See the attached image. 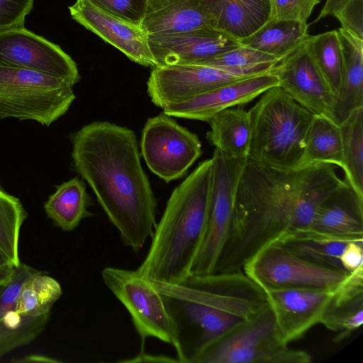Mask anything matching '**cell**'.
I'll return each mask as SVG.
<instances>
[{"mask_svg":"<svg viewBox=\"0 0 363 363\" xmlns=\"http://www.w3.org/2000/svg\"><path fill=\"white\" fill-rule=\"evenodd\" d=\"M334 166L314 163L285 170L247 160L216 272L241 270L264 246L309 228L320 203L343 182Z\"/></svg>","mask_w":363,"mask_h":363,"instance_id":"6da1fadb","label":"cell"},{"mask_svg":"<svg viewBox=\"0 0 363 363\" xmlns=\"http://www.w3.org/2000/svg\"><path fill=\"white\" fill-rule=\"evenodd\" d=\"M74 167L96 195L123 244L139 252L153 235L157 201L135 133L95 121L71 135Z\"/></svg>","mask_w":363,"mask_h":363,"instance_id":"7a4b0ae2","label":"cell"},{"mask_svg":"<svg viewBox=\"0 0 363 363\" xmlns=\"http://www.w3.org/2000/svg\"><path fill=\"white\" fill-rule=\"evenodd\" d=\"M150 281L167 298L180 363H194L215 340L269 306L265 292L242 269L191 275L181 284Z\"/></svg>","mask_w":363,"mask_h":363,"instance_id":"3957f363","label":"cell"},{"mask_svg":"<svg viewBox=\"0 0 363 363\" xmlns=\"http://www.w3.org/2000/svg\"><path fill=\"white\" fill-rule=\"evenodd\" d=\"M212 166V158L203 161L173 190L137 269L147 279L181 284L191 275L206 231Z\"/></svg>","mask_w":363,"mask_h":363,"instance_id":"277c9868","label":"cell"},{"mask_svg":"<svg viewBox=\"0 0 363 363\" xmlns=\"http://www.w3.org/2000/svg\"><path fill=\"white\" fill-rule=\"evenodd\" d=\"M248 111L252 138L247 160L279 169L298 168L314 114L278 86L263 92Z\"/></svg>","mask_w":363,"mask_h":363,"instance_id":"5b68a950","label":"cell"},{"mask_svg":"<svg viewBox=\"0 0 363 363\" xmlns=\"http://www.w3.org/2000/svg\"><path fill=\"white\" fill-rule=\"evenodd\" d=\"M72 86L62 78L0 65V119L31 120L49 126L75 99Z\"/></svg>","mask_w":363,"mask_h":363,"instance_id":"8992f818","label":"cell"},{"mask_svg":"<svg viewBox=\"0 0 363 363\" xmlns=\"http://www.w3.org/2000/svg\"><path fill=\"white\" fill-rule=\"evenodd\" d=\"M311 354L290 348L277 334L269 306L208 346L194 363H309Z\"/></svg>","mask_w":363,"mask_h":363,"instance_id":"52a82bcc","label":"cell"},{"mask_svg":"<svg viewBox=\"0 0 363 363\" xmlns=\"http://www.w3.org/2000/svg\"><path fill=\"white\" fill-rule=\"evenodd\" d=\"M101 277L105 285L129 312L141 340L155 337L172 345L179 359L180 345L177 330L166 297L137 270L108 267L103 269Z\"/></svg>","mask_w":363,"mask_h":363,"instance_id":"ba28073f","label":"cell"},{"mask_svg":"<svg viewBox=\"0 0 363 363\" xmlns=\"http://www.w3.org/2000/svg\"><path fill=\"white\" fill-rule=\"evenodd\" d=\"M212 160L206 231L191 275L216 272L230 234L237 189L247 159L230 158L215 148Z\"/></svg>","mask_w":363,"mask_h":363,"instance_id":"9c48e42d","label":"cell"},{"mask_svg":"<svg viewBox=\"0 0 363 363\" xmlns=\"http://www.w3.org/2000/svg\"><path fill=\"white\" fill-rule=\"evenodd\" d=\"M242 269L264 291L284 289L333 291L350 274L308 262L293 254L277 240L257 252Z\"/></svg>","mask_w":363,"mask_h":363,"instance_id":"30bf717a","label":"cell"},{"mask_svg":"<svg viewBox=\"0 0 363 363\" xmlns=\"http://www.w3.org/2000/svg\"><path fill=\"white\" fill-rule=\"evenodd\" d=\"M140 149L148 168L165 182L182 178L202 154L197 135L164 112L147 121Z\"/></svg>","mask_w":363,"mask_h":363,"instance_id":"8fae6325","label":"cell"},{"mask_svg":"<svg viewBox=\"0 0 363 363\" xmlns=\"http://www.w3.org/2000/svg\"><path fill=\"white\" fill-rule=\"evenodd\" d=\"M0 65L43 72L73 86L79 79L77 65L69 55L24 26L0 33Z\"/></svg>","mask_w":363,"mask_h":363,"instance_id":"7c38bea8","label":"cell"},{"mask_svg":"<svg viewBox=\"0 0 363 363\" xmlns=\"http://www.w3.org/2000/svg\"><path fill=\"white\" fill-rule=\"evenodd\" d=\"M269 72L297 103L314 115L331 118L335 95L315 62L306 41L279 61Z\"/></svg>","mask_w":363,"mask_h":363,"instance_id":"4fadbf2b","label":"cell"},{"mask_svg":"<svg viewBox=\"0 0 363 363\" xmlns=\"http://www.w3.org/2000/svg\"><path fill=\"white\" fill-rule=\"evenodd\" d=\"M242 79L208 65L157 66L153 67L148 78L147 91L152 102L163 108Z\"/></svg>","mask_w":363,"mask_h":363,"instance_id":"5bb4252c","label":"cell"},{"mask_svg":"<svg viewBox=\"0 0 363 363\" xmlns=\"http://www.w3.org/2000/svg\"><path fill=\"white\" fill-rule=\"evenodd\" d=\"M148 44L156 67L200 64L241 45L235 38L212 28L148 35Z\"/></svg>","mask_w":363,"mask_h":363,"instance_id":"9a60e30c","label":"cell"},{"mask_svg":"<svg viewBox=\"0 0 363 363\" xmlns=\"http://www.w3.org/2000/svg\"><path fill=\"white\" fill-rule=\"evenodd\" d=\"M69 9L73 19L132 61L146 67H156L148 44V34L140 25L116 16L88 0H77Z\"/></svg>","mask_w":363,"mask_h":363,"instance_id":"2e32d148","label":"cell"},{"mask_svg":"<svg viewBox=\"0 0 363 363\" xmlns=\"http://www.w3.org/2000/svg\"><path fill=\"white\" fill-rule=\"evenodd\" d=\"M333 291L309 289L264 291L280 340L288 345L320 323Z\"/></svg>","mask_w":363,"mask_h":363,"instance_id":"e0dca14e","label":"cell"},{"mask_svg":"<svg viewBox=\"0 0 363 363\" xmlns=\"http://www.w3.org/2000/svg\"><path fill=\"white\" fill-rule=\"evenodd\" d=\"M276 86L277 77L268 71L220 86L162 109L170 116L208 122L219 111L247 104Z\"/></svg>","mask_w":363,"mask_h":363,"instance_id":"ac0fdd59","label":"cell"},{"mask_svg":"<svg viewBox=\"0 0 363 363\" xmlns=\"http://www.w3.org/2000/svg\"><path fill=\"white\" fill-rule=\"evenodd\" d=\"M140 26L148 35L215 28L204 0H146Z\"/></svg>","mask_w":363,"mask_h":363,"instance_id":"d6986e66","label":"cell"},{"mask_svg":"<svg viewBox=\"0 0 363 363\" xmlns=\"http://www.w3.org/2000/svg\"><path fill=\"white\" fill-rule=\"evenodd\" d=\"M309 228L328 234L363 236V198L343 179L320 203Z\"/></svg>","mask_w":363,"mask_h":363,"instance_id":"ffe728a7","label":"cell"},{"mask_svg":"<svg viewBox=\"0 0 363 363\" xmlns=\"http://www.w3.org/2000/svg\"><path fill=\"white\" fill-rule=\"evenodd\" d=\"M363 323V266L349 275L333 291L320 323L336 333L340 342Z\"/></svg>","mask_w":363,"mask_h":363,"instance_id":"44dd1931","label":"cell"},{"mask_svg":"<svg viewBox=\"0 0 363 363\" xmlns=\"http://www.w3.org/2000/svg\"><path fill=\"white\" fill-rule=\"evenodd\" d=\"M337 31L342 51L343 71L331 119L339 125L354 110L363 107V39L340 28Z\"/></svg>","mask_w":363,"mask_h":363,"instance_id":"7402d4cb","label":"cell"},{"mask_svg":"<svg viewBox=\"0 0 363 363\" xmlns=\"http://www.w3.org/2000/svg\"><path fill=\"white\" fill-rule=\"evenodd\" d=\"M277 240L308 262L345 270L340 262L345 247L350 242L363 240V236L328 234L306 228L289 233Z\"/></svg>","mask_w":363,"mask_h":363,"instance_id":"603a6c76","label":"cell"},{"mask_svg":"<svg viewBox=\"0 0 363 363\" xmlns=\"http://www.w3.org/2000/svg\"><path fill=\"white\" fill-rule=\"evenodd\" d=\"M214 28L241 40L250 36L270 16L271 0H204Z\"/></svg>","mask_w":363,"mask_h":363,"instance_id":"cb8c5ba5","label":"cell"},{"mask_svg":"<svg viewBox=\"0 0 363 363\" xmlns=\"http://www.w3.org/2000/svg\"><path fill=\"white\" fill-rule=\"evenodd\" d=\"M209 143L226 156L247 159L252 138L250 116L242 105L219 111L208 121Z\"/></svg>","mask_w":363,"mask_h":363,"instance_id":"d4e9b609","label":"cell"},{"mask_svg":"<svg viewBox=\"0 0 363 363\" xmlns=\"http://www.w3.org/2000/svg\"><path fill=\"white\" fill-rule=\"evenodd\" d=\"M308 24L295 21L269 20L240 43L272 55L279 61L294 51L309 36Z\"/></svg>","mask_w":363,"mask_h":363,"instance_id":"484cf974","label":"cell"},{"mask_svg":"<svg viewBox=\"0 0 363 363\" xmlns=\"http://www.w3.org/2000/svg\"><path fill=\"white\" fill-rule=\"evenodd\" d=\"M92 205L84 182L74 177L57 186L44 204L48 216L65 231L75 229L80 222L93 216L88 208Z\"/></svg>","mask_w":363,"mask_h":363,"instance_id":"4316f807","label":"cell"},{"mask_svg":"<svg viewBox=\"0 0 363 363\" xmlns=\"http://www.w3.org/2000/svg\"><path fill=\"white\" fill-rule=\"evenodd\" d=\"M314 163L342 167V140L339 125L323 115H314L311 121L299 167Z\"/></svg>","mask_w":363,"mask_h":363,"instance_id":"83f0119b","label":"cell"},{"mask_svg":"<svg viewBox=\"0 0 363 363\" xmlns=\"http://www.w3.org/2000/svg\"><path fill=\"white\" fill-rule=\"evenodd\" d=\"M339 127L345 179L363 198V107L354 110Z\"/></svg>","mask_w":363,"mask_h":363,"instance_id":"f1b7e54d","label":"cell"},{"mask_svg":"<svg viewBox=\"0 0 363 363\" xmlns=\"http://www.w3.org/2000/svg\"><path fill=\"white\" fill-rule=\"evenodd\" d=\"M306 45L335 97L340 90L343 57L337 30L310 35Z\"/></svg>","mask_w":363,"mask_h":363,"instance_id":"f546056e","label":"cell"},{"mask_svg":"<svg viewBox=\"0 0 363 363\" xmlns=\"http://www.w3.org/2000/svg\"><path fill=\"white\" fill-rule=\"evenodd\" d=\"M278 62L272 55L240 45L233 50L197 65L214 67L232 74L247 78L269 71Z\"/></svg>","mask_w":363,"mask_h":363,"instance_id":"4dcf8cb0","label":"cell"},{"mask_svg":"<svg viewBox=\"0 0 363 363\" xmlns=\"http://www.w3.org/2000/svg\"><path fill=\"white\" fill-rule=\"evenodd\" d=\"M50 313L30 316L16 310L0 318V357L33 341L44 330Z\"/></svg>","mask_w":363,"mask_h":363,"instance_id":"1f68e13d","label":"cell"},{"mask_svg":"<svg viewBox=\"0 0 363 363\" xmlns=\"http://www.w3.org/2000/svg\"><path fill=\"white\" fill-rule=\"evenodd\" d=\"M62 294L60 283L40 272L23 285L17 299L15 310L30 316L50 313L52 306Z\"/></svg>","mask_w":363,"mask_h":363,"instance_id":"d6a6232c","label":"cell"},{"mask_svg":"<svg viewBox=\"0 0 363 363\" xmlns=\"http://www.w3.org/2000/svg\"><path fill=\"white\" fill-rule=\"evenodd\" d=\"M27 216L19 199L0 187V251L13 266L20 263L19 234Z\"/></svg>","mask_w":363,"mask_h":363,"instance_id":"836d02e7","label":"cell"},{"mask_svg":"<svg viewBox=\"0 0 363 363\" xmlns=\"http://www.w3.org/2000/svg\"><path fill=\"white\" fill-rule=\"evenodd\" d=\"M39 272L40 271L21 262L13 267L8 281L0 292V318L7 312L15 310L23 285Z\"/></svg>","mask_w":363,"mask_h":363,"instance_id":"e575fe53","label":"cell"},{"mask_svg":"<svg viewBox=\"0 0 363 363\" xmlns=\"http://www.w3.org/2000/svg\"><path fill=\"white\" fill-rule=\"evenodd\" d=\"M319 3L320 0H271L269 20L307 23L315 6Z\"/></svg>","mask_w":363,"mask_h":363,"instance_id":"d590c367","label":"cell"},{"mask_svg":"<svg viewBox=\"0 0 363 363\" xmlns=\"http://www.w3.org/2000/svg\"><path fill=\"white\" fill-rule=\"evenodd\" d=\"M99 8L129 22L140 25L146 0H88Z\"/></svg>","mask_w":363,"mask_h":363,"instance_id":"8d00e7d4","label":"cell"},{"mask_svg":"<svg viewBox=\"0 0 363 363\" xmlns=\"http://www.w3.org/2000/svg\"><path fill=\"white\" fill-rule=\"evenodd\" d=\"M34 0H0V33L24 26Z\"/></svg>","mask_w":363,"mask_h":363,"instance_id":"74e56055","label":"cell"},{"mask_svg":"<svg viewBox=\"0 0 363 363\" xmlns=\"http://www.w3.org/2000/svg\"><path fill=\"white\" fill-rule=\"evenodd\" d=\"M340 28L363 39V0H347L333 13Z\"/></svg>","mask_w":363,"mask_h":363,"instance_id":"f35d334b","label":"cell"},{"mask_svg":"<svg viewBox=\"0 0 363 363\" xmlns=\"http://www.w3.org/2000/svg\"><path fill=\"white\" fill-rule=\"evenodd\" d=\"M340 262L347 272H354L363 266V240L348 243L340 256Z\"/></svg>","mask_w":363,"mask_h":363,"instance_id":"ab89813d","label":"cell"},{"mask_svg":"<svg viewBox=\"0 0 363 363\" xmlns=\"http://www.w3.org/2000/svg\"><path fill=\"white\" fill-rule=\"evenodd\" d=\"M144 342L145 341L142 340L141 350L137 356L130 359H125L120 361L121 362H179V359H174L171 357L165 356V355H152L150 354H147L144 352Z\"/></svg>","mask_w":363,"mask_h":363,"instance_id":"60d3db41","label":"cell"},{"mask_svg":"<svg viewBox=\"0 0 363 363\" xmlns=\"http://www.w3.org/2000/svg\"><path fill=\"white\" fill-rule=\"evenodd\" d=\"M347 1V0H326L320 13L313 23H316L328 16L333 15V13Z\"/></svg>","mask_w":363,"mask_h":363,"instance_id":"b9f144b4","label":"cell"},{"mask_svg":"<svg viewBox=\"0 0 363 363\" xmlns=\"http://www.w3.org/2000/svg\"><path fill=\"white\" fill-rule=\"evenodd\" d=\"M16 362H59L57 359H52L50 357H47L41 354H31L26 356L20 359L16 360Z\"/></svg>","mask_w":363,"mask_h":363,"instance_id":"7bdbcfd3","label":"cell"},{"mask_svg":"<svg viewBox=\"0 0 363 363\" xmlns=\"http://www.w3.org/2000/svg\"><path fill=\"white\" fill-rule=\"evenodd\" d=\"M14 267V266H13ZM13 267L4 271L0 272V292L8 281L10 275L11 274Z\"/></svg>","mask_w":363,"mask_h":363,"instance_id":"ee69618b","label":"cell"},{"mask_svg":"<svg viewBox=\"0 0 363 363\" xmlns=\"http://www.w3.org/2000/svg\"><path fill=\"white\" fill-rule=\"evenodd\" d=\"M13 267L8 258L0 251V272L11 269Z\"/></svg>","mask_w":363,"mask_h":363,"instance_id":"f6af8a7d","label":"cell"}]
</instances>
